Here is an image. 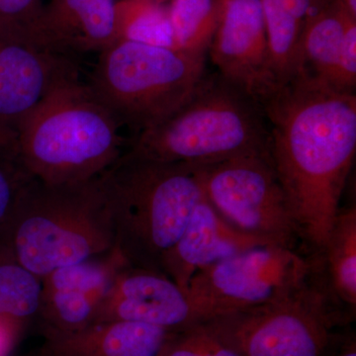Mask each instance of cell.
I'll list each match as a JSON object with an SVG mask.
<instances>
[{
	"mask_svg": "<svg viewBox=\"0 0 356 356\" xmlns=\"http://www.w3.org/2000/svg\"><path fill=\"white\" fill-rule=\"evenodd\" d=\"M159 356H240L204 323L172 332Z\"/></svg>",
	"mask_w": 356,
	"mask_h": 356,
	"instance_id": "21",
	"label": "cell"
},
{
	"mask_svg": "<svg viewBox=\"0 0 356 356\" xmlns=\"http://www.w3.org/2000/svg\"><path fill=\"white\" fill-rule=\"evenodd\" d=\"M321 274L314 277L337 307L353 317L356 308V210H339L324 248Z\"/></svg>",
	"mask_w": 356,
	"mask_h": 356,
	"instance_id": "16",
	"label": "cell"
},
{
	"mask_svg": "<svg viewBox=\"0 0 356 356\" xmlns=\"http://www.w3.org/2000/svg\"><path fill=\"white\" fill-rule=\"evenodd\" d=\"M350 19L356 18L339 0H331L318 9L311 6L300 38L299 72L331 83Z\"/></svg>",
	"mask_w": 356,
	"mask_h": 356,
	"instance_id": "17",
	"label": "cell"
},
{
	"mask_svg": "<svg viewBox=\"0 0 356 356\" xmlns=\"http://www.w3.org/2000/svg\"><path fill=\"white\" fill-rule=\"evenodd\" d=\"M99 54L88 88L136 135L175 113L206 74V54L129 41Z\"/></svg>",
	"mask_w": 356,
	"mask_h": 356,
	"instance_id": "6",
	"label": "cell"
},
{
	"mask_svg": "<svg viewBox=\"0 0 356 356\" xmlns=\"http://www.w3.org/2000/svg\"><path fill=\"white\" fill-rule=\"evenodd\" d=\"M131 153L140 158L200 168L236 156L269 154L264 107L219 72L205 74L170 117L135 135Z\"/></svg>",
	"mask_w": 356,
	"mask_h": 356,
	"instance_id": "4",
	"label": "cell"
},
{
	"mask_svg": "<svg viewBox=\"0 0 356 356\" xmlns=\"http://www.w3.org/2000/svg\"><path fill=\"white\" fill-rule=\"evenodd\" d=\"M332 356H356V344L355 341H346L343 346Z\"/></svg>",
	"mask_w": 356,
	"mask_h": 356,
	"instance_id": "26",
	"label": "cell"
},
{
	"mask_svg": "<svg viewBox=\"0 0 356 356\" xmlns=\"http://www.w3.org/2000/svg\"><path fill=\"white\" fill-rule=\"evenodd\" d=\"M195 168L206 198L225 221L268 245L296 250L301 236L270 154H245Z\"/></svg>",
	"mask_w": 356,
	"mask_h": 356,
	"instance_id": "9",
	"label": "cell"
},
{
	"mask_svg": "<svg viewBox=\"0 0 356 356\" xmlns=\"http://www.w3.org/2000/svg\"><path fill=\"white\" fill-rule=\"evenodd\" d=\"M42 9V0H0V32L29 35L33 38Z\"/></svg>",
	"mask_w": 356,
	"mask_h": 356,
	"instance_id": "23",
	"label": "cell"
},
{
	"mask_svg": "<svg viewBox=\"0 0 356 356\" xmlns=\"http://www.w3.org/2000/svg\"><path fill=\"white\" fill-rule=\"evenodd\" d=\"M107 321L142 323L172 332L200 323L187 293L165 274L131 266L115 276L93 324Z\"/></svg>",
	"mask_w": 356,
	"mask_h": 356,
	"instance_id": "12",
	"label": "cell"
},
{
	"mask_svg": "<svg viewBox=\"0 0 356 356\" xmlns=\"http://www.w3.org/2000/svg\"><path fill=\"white\" fill-rule=\"evenodd\" d=\"M222 0H172L168 15L177 50L206 54L221 16Z\"/></svg>",
	"mask_w": 356,
	"mask_h": 356,
	"instance_id": "20",
	"label": "cell"
},
{
	"mask_svg": "<svg viewBox=\"0 0 356 356\" xmlns=\"http://www.w3.org/2000/svg\"><path fill=\"white\" fill-rule=\"evenodd\" d=\"M27 356H49L46 355V353H43L41 350L38 351V353H33V355H27Z\"/></svg>",
	"mask_w": 356,
	"mask_h": 356,
	"instance_id": "29",
	"label": "cell"
},
{
	"mask_svg": "<svg viewBox=\"0 0 356 356\" xmlns=\"http://www.w3.org/2000/svg\"><path fill=\"white\" fill-rule=\"evenodd\" d=\"M311 270L312 262L294 248L259 245L198 271L186 293L204 323L284 298L309 280Z\"/></svg>",
	"mask_w": 356,
	"mask_h": 356,
	"instance_id": "8",
	"label": "cell"
},
{
	"mask_svg": "<svg viewBox=\"0 0 356 356\" xmlns=\"http://www.w3.org/2000/svg\"><path fill=\"white\" fill-rule=\"evenodd\" d=\"M330 86L343 92L355 93L356 19H350L346 26L336 72Z\"/></svg>",
	"mask_w": 356,
	"mask_h": 356,
	"instance_id": "24",
	"label": "cell"
},
{
	"mask_svg": "<svg viewBox=\"0 0 356 356\" xmlns=\"http://www.w3.org/2000/svg\"><path fill=\"white\" fill-rule=\"evenodd\" d=\"M339 1L348 13L356 18V0H339Z\"/></svg>",
	"mask_w": 356,
	"mask_h": 356,
	"instance_id": "27",
	"label": "cell"
},
{
	"mask_svg": "<svg viewBox=\"0 0 356 356\" xmlns=\"http://www.w3.org/2000/svg\"><path fill=\"white\" fill-rule=\"evenodd\" d=\"M77 79L79 70L70 56L28 35L0 32V130L16 133L49 93Z\"/></svg>",
	"mask_w": 356,
	"mask_h": 356,
	"instance_id": "10",
	"label": "cell"
},
{
	"mask_svg": "<svg viewBox=\"0 0 356 356\" xmlns=\"http://www.w3.org/2000/svg\"><path fill=\"white\" fill-rule=\"evenodd\" d=\"M42 280L0 243V317L29 323L38 318Z\"/></svg>",
	"mask_w": 356,
	"mask_h": 356,
	"instance_id": "19",
	"label": "cell"
},
{
	"mask_svg": "<svg viewBox=\"0 0 356 356\" xmlns=\"http://www.w3.org/2000/svg\"><path fill=\"white\" fill-rule=\"evenodd\" d=\"M33 178L21 163L17 147L0 149V235L10 221L23 191Z\"/></svg>",
	"mask_w": 356,
	"mask_h": 356,
	"instance_id": "22",
	"label": "cell"
},
{
	"mask_svg": "<svg viewBox=\"0 0 356 356\" xmlns=\"http://www.w3.org/2000/svg\"><path fill=\"white\" fill-rule=\"evenodd\" d=\"M269 154L301 240L324 248L356 151V95L299 72L262 103Z\"/></svg>",
	"mask_w": 356,
	"mask_h": 356,
	"instance_id": "1",
	"label": "cell"
},
{
	"mask_svg": "<svg viewBox=\"0 0 356 356\" xmlns=\"http://www.w3.org/2000/svg\"><path fill=\"white\" fill-rule=\"evenodd\" d=\"M209 51L218 72L261 105L277 90L261 0H222Z\"/></svg>",
	"mask_w": 356,
	"mask_h": 356,
	"instance_id": "11",
	"label": "cell"
},
{
	"mask_svg": "<svg viewBox=\"0 0 356 356\" xmlns=\"http://www.w3.org/2000/svg\"><path fill=\"white\" fill-rule=\"evenodd\" d=\"M351 317L312 275L284 298L204 324L240 356H332L346 343L337 329Z\"/></svg>",
	"mask_w": 356,
	"mask_h": 356,
	"instance_id": "7",
	"label": "cell"
},
{
	"mask_svg": "<svg viewBox=\"0 0 356 356\" xmlns=\"http://www.w3.org/2000/svg\"><path fill=\"white\" fill-rule=\"evenodd\" d=\"M49 356H159L172 331L142 323L107 321L76 331L39 324Z\"/></svg>",
	"mask_w": 356,
	"mask_h": 356,
	"instance_id": "15",
	"label": "cell"
},
{
	"mask_svg": "<svg viewBox=\"0 0 356 356\" xmlns=\"http://www.w3.org/2000/svg\"><path fill=\"white\" fill-rule=\"evenodd\" d=\"M108 195L114 248L129 266L161 271L205 196L196 168L124 152L102 173Z\"/></svg>",
	"mask_w": 356,
	"mask_h": 356,
	"instance_id": "3",
	"label": "cell"
},
{
	"mask_svg": "<svg viewBox=\"0 0 356 356\" xmlns=\"http://www.w3.org/2000/svg\"><path fill=\"white\" fill-rule=\"evenodd\" d=\"M120 124L79 79L54 89L16 130L33 177L67 184L98 177L124 153Z\"/></svg>",
	"mask_w": 356,
	"mask_h": 356,
	"instance_id": "5",
	"label": "cell"
},
{
	"mask_svg": "<svg viewBox=\"0 0 356 356\" xmlns=\"http://www.w3.org/2000/svg\"><path fill=\"white\" fill-rule=\"evenodd\" d=\"M0 243L40 278L114 248L111 208L102 175L67 184L33 178Z\"/></svg>",
	"mask_w": 356,
	"mask_h": 356,
	"instance_id": "2",
	"label": "cell"
},
{
	"mask_svg": "<svg viewBox=\"0 0 356 356\" xmlns=\"http://www.w3.org/2000/svg\"><path fill=\"white\" fill-rule=\"evenodd\" d=\"M7 140H8V136H7L6 132H4V131H0V147L6 145Z\"/></svg>",
	"mask_w": 356,
	"mask_h": 356,
	"instance_id": "28",
	"label": "cell"
},
{
	"mask_svg": "<svg viewBox=\"0 0 356 356\" xmlns=\"http://www.w3.org/2000/svg\"><path fill=\"white\" fill-rule=\"evenodd\" d=\"M115 0H51L43 6L33 39L72 56L106 50L117 41Z\"/></svg>",
	"mask_w": 356,
	"mask_h": 356,
	"instance_id": "14",
	"label": "cell"
},
{
	"mask_svg": "<svg viewBox=\"0 0 356 356\" xmlns=\"http://www.w3.org/2000/svg\"><path fill=\"white\" fill-rule=\"evenodd\" d=\"M152 1L161 2V3H163V1H165V0H152Z\"/></svg>",
	"mask_w": 356,
	"mask_h": 356,
	"instance_id": "30",
	"label": "cell"
},
{
	"mask_svg": "<svg viewBox=\"0 0 356 356\" xmlns=\"http://www.w3.org/2000/svg\"><path fill=\"white\" fill-rule=\"evenodd\" d=\"M264 245L268 243L238 231L225 221L204 196L177 243L163 255L161 271L186 292L198 271Z\"/></svg>",
	"mask_w": 356,
	"mask_h": 356,
	"instance_id": "13",
	"label": "cell"
},
{
	"mask_svg": "<svg viewBox=\"0 0 356 356\" xmlns=\"http://www.w3.org/2000/svg\"><path fill=\"white\" fill-rule=\"evenodd\" d=\"M117 41L175 49L168 7L152 0H122L115 7Z\"/></svg>",
	"mask_w": 356,
	"mask_h": 356,
	"instance_id": "18",
	"label": "cell"
},
{
	"mask_svg": "<svg viewBox=\"0 0 356 356\" xmlns=\"http://www.w3.org/2000/svg\"><path fill=\"white\" fill-rule=\"evenodd\" d=\"M28 323L0 317V356H11L24 334Z\"/></svg>",
	"mask_w": 356,
	"mask_h": 356,
	"instance_id": "25",
	"label": "cell"
}]
</instances>
